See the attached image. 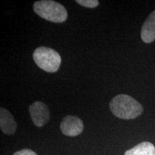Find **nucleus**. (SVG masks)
Instances as JSON below:
<instances>
[{
	"instance_id": "1",
	"label": "nucleus",
	"mask_w": 155,
	"mask_h": 155,
	"mask_svg": "<svg viewBox=\"0 0 155 155\" xmlns=\"http://www.w3.org/2000/svg\"><path fill=\"white\" fill-rule=\"evenodd\" d=\"M110 109L116 117L122 119H134L140 116L143 107L139 103L127 94H119L110 102Z\"/></svg>"
},
{
	"instance_id": "2",
	"label": "nucleus",
	"mask_w": 155,
	"mask_h": 155,
	"mask_svg": "<svg viewBox=\"0 0 155 155\" xmlns=\"http://www.w3.org/2000/svg\"><path fill=\"white\" fill-rule=\"evenodd\" d=\"M33 9L38 16L52 22L61 23L68 18L67 10L64 6L52 0L35 2Z\"/></svg>"
},
{
	"instance_id": "3",
	"label": "nucleus",
	"mask_w": 155,
	"mask_h": 155,
	"mask_svg": "<svg viewBox=\"0 0 155 155\" xmlns=\"http://www.w3.org/2000/svg\"><path fill=\"white\" fill-rule=\"evenodd\" d=\"M33 60L36 65L48 73H55L61 64V55L52 48L40 47L33 53Z\"/></svg>"
},
{
	"instance_id": "4",
	"label": "nucleus",
	"mask_w": 155,
	"mask_h": 155,
	"mask_svg": "<svg viewBox=\"0 0 155 155\" xmlns=\"http://www.w3.org/2000/svg\"><path fill=\"white\" fill-rule=\"evenodd\" d=\"M31 119L38 127H43L50 120V111L48 106L41 101L33 103L29 108Z\"/></svg>"
},
{
	"instance_id": "5",
	"label": "nucleus",
	"mask_w": 155,
	"mask_h": 155,
	"mask_svg": "<svg viewBox=\"0 0 155 155\" xmlns=\"http://www.w3.org/2000/svg\"><path fill=\"white\" fill-rule=\"evenodd\" d=\"M84 125L82 120L75 116H67L61 124V129L63 134L68 137H76L82 133Z\"/></svg>"
},
{
	"instance_id": "6",
	"label": "nucleus",
	"mask_w": 155,
	"mask_h": 155,
	"mask_svg": "<svg viewBox=\"0 0 155 155\" xmlns=\"http://www.w3.org/2000/svg\"><path fill=\"white\" fill-rule=\"evenodd\" d=\"M0 128L3 133L12 135L15 133L17 123L10 112L2 107L0 108Z\"/></svg>"
},
{
	"instance_id": "7",
	"label": "nucleus",
	"mask_w": 155,
	"mask_h": 155,
	"mask_svg": "<svg viewBox=\"0 0 155 155\" xmlns=\"http://www.w3.org/2000/svg\"><path fill=\"white\" fill-rule=\"evenodd\" d=\"M141 38L145 43L155 40V10L149 15L141 30Z\"/></svg>"
},
{
	"instance_id": "8",
	"label": "nucleus",
	"mask_w": 155,
	"mask_h": 155,
	"mask_svg": "<svg viewBox=\"0 0 155 155\" xmlns=\"http://www.w3.org/2000/svg\"><path fill=\"white\" fill-rule=\"evenodd\" d=\"M124 155H155V147L152 143L144 141L127 150Z\"/></svg>"
},
{
	"instance_id": "9",
	"label": "nucleus",
	"mask_w": 155,
	"mask_h": 155,
	"mask_svg": "<svg viewBox=\"0 0 155 155\" xmlns=\"http://www.w3.org/2000/svg\"><path fill=\"white\" fill-rule=\"evenodd\" d=\"M76 3L87 8H95L99 5L98 0H76Z\"/></svg>"
},
{
	"instance_id": "10",
	"label": "nucleus",
	"mask_w": 155,
	"mask_h": 155,
	"mask_svg": "<svg viewBox=\"0 0 155 155\" xmlns=\"http://www.w3.org/2000/svg\"><path fill=\"white\" fill-rule=\"evenodd\" d=\"M13 155H38L35 152L32 150H28V149H24L18 152H15Z\"/></svg>"
}]
</instances>
